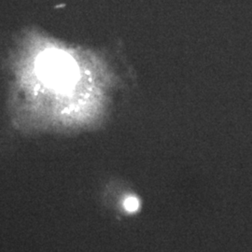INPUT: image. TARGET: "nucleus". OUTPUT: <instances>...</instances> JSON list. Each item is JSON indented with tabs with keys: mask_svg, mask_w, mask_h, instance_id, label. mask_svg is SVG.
Returning a JSON list of instances; mask_svg holds the SVG:
<instances>
[{
	"mask_svg": "<svg viewBox=\"0 0 252 252\" xmlns=\"http://www.w3.org/2000/svg\"><path fill=\"white\" fill-rule=\"evenodd\" d=\"M38 68L42 75L54 83L65 84L75 79L77 67L72 58L61 53H47L39 58Z\"/></svg>",
	"mask_w": 252,
	"mask_h": 252,
	"instance_id": "obj_1",
	"label": "nucleus"
},
{
	"mask_svg": "<svg viewBox=\"0 0 252 252\" xmlns=\"http://www.w3.org/2000/svg\"><path fill=\"white\" fill-rule=\"evenodd\" d=\"M139 207L138 201L135 197H128L124 202V207L128 212H135V210Z\"/></svg>",
	"mask_w": 252,
	"mask_h": 252,
	"instance_id": "obj_2",
	"label": "nucleus"
}]
</instances>
